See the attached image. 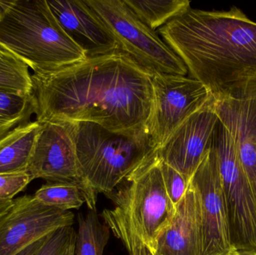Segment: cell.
<instances>
[{"label":"cell","mask_w":256,"mask_h":255,"mask_svg":"<svg viewBox=\"0 0 256 255\" xmlns=\"http://www.w3.org/2000/svg\"><path fill=\"white\" fill-rule=\"evenodd\" d=\"M42 127L38 121H28L0 139V175L26 172Z\"/></svg>","instance_id":"16"},{"label":"cell","mask_w":256,"mask_h":255,"mask_svg":"<svg viewBox=\"0 0 256 255\" xmlns=\"http://www.w3.org/2000/svg\"><path fill=\"white\" fill-rule=\"evenodd\" d=\"M34 114L31 95L0 91V139Z\"/></svg>","instance_id":"21"},{"label":"cell","mask_w":256,"mask_h":255,"mask_svg":"<svg viewBox=\"0 0 256 255\" xmlns=\"http://www.w3.org/2000/svg\"><path fill=\"white\" fill-rule=\"evenodd\" d=\"M75 255V246L72 247V250L69 252L68 255Z\"/></svg>","instance_id":"28"},{"label":"cell","mask_w":256,"mask_h":255,"mask_svg":"<svg viewBox=\"0 0 256 255\" xmlns=\"http://www.w3.org/2000/svg\"><path fill=\"white\" fill-rule=\"evenodd\" d=\"M0 44L34 73L54 71L88 57L46 0H0Z\"/></svg>","instance_id":"4"},{"label":"cell","mask_w":256,"mask_h":255,"mask_svg":"<svg viewBox=\"0 0 256 255\" xmlns=\"http://www.w3.org/2000/svg\"><path fill=\"white\" fill-rule=\"evenodd\" d=\"M40 124L42 130L26 169L31 181L36 179L48 182L76 181L81 184L75 123L48 121Z\"/></svg>","instance_id":"12"},{"label":"cell","mask_w":256,"mask_h":255,"mask_svg":"<svg viewBox=\"0 0 256 255\" xmlns=\"http://www.w3.org/2000/svg\"><path fill=\"white\" fill-rule=\"evenodd\" d=\"M26 172L0 175V200H13L18 193L22 192L31 183Z\"/></svg>","instance_id":"24"},{"label":"cell","mask_w":256,"mask_h":255,"mask_svg":"<svg viewBox=\"0 0 256 255\" xmlns=\"http://www.w3.org/2000/svg\"><path fill=\"white\" fill-rule=\"evenodd\" d=\"M212 147L218 160L232 244L239 253L256 254V199L232 139L219 121Z\"/></svg>","instance_id":"7"},{"label":"cell","mask_w":256,"mask_h":255,"mask_svg":"<svg viewBox=\"0 0 256 255\" xmlns=\"http://www.w3.org/2000/svg\"><path fill=\"white\" fill-rule=\"evenodd\" d=\"M48 3L60 25L86 52L87 56L120 49L112 33L85 1L55 0Z\"/></svg>","instance_id":"14"},{"label":"cell","mask_w":256,"mask_h":255,"mask_svg":"<svg viewBox=\"0 0 256 255\" xmlns=\"http://www.w3.org/2000/svg\"><path fill=\"white\" fill-rule=\"evenodd\" d=\"M75 123V142L81 185L90 210L98 193L108 196L156 153L148 132L114 133L98 124Z\"/></svg>","instance_id":"5"},{"label":"cell","mask_w":256,"mask_h":255,"mask_svg":"<svg viewBox=\"0 0 256 255\" xmlns=\"http://www.w3.org/2000/svg\"><path fill=\"white\" fill-rule=\"evenodd\" d=\"M153 104L148 131L156 151L212 94L202 82L180 75H152Z\"/></svg>","instance_id":"8"},{"label":"cell","mask_w":256,"mask_h":255,"mask_svg":"<svg viewBox=\"0 0 256 255\" xmlns=\"http://www.w3.org/2000/svg\"><path fill=\"white\" fill-rule=\"evenodd\" d=\"M4 49H4V48L3 47V46H2L1 44H0V51L4 50Z\"/></svg>","instance_id":"29"},{"label":"cell","mask_w":256,"mask_h":255,"mask_svg":"<svg viewBox=\"0 0 256 255\" xmlns=\"http://www.w3.org/2000/svg\"><path fill=\"white\" fill-rule=\"evenodd\" d=\"M256 255V253H236V255Z\"/></svg>","instance_id":"27"},{"label":"cell","mask_w":256,"mask_h":255,"mask_svg":"<svg viewBox=\"0 0 256 255\" xmlns=\"http://www.w3.org/2000/svg\"><path fill=\"white\" fill-rule=\"evenodd\" d=\"M0 91L22 95L32 91L28 66L7 49L0 51Z\"/></svg>","instance_id":"20"},{"label":"cell","mask_w":256,"mask_h":255,"mask_svg":"<svg viewBox=\"0 0 256 255\" xmlns=\"http://www.w3.org/2000/svg\"><path fill=\"white\" fill-rule=\"evenodd\" d=\"M152 77L120 49L49 73H33L36 121L94 123L124 134L148 131Z\"/></svg>","instance_id":"1"},{"label":"cell","mask_w":256,"mask_h":255,"mask_svg":"<svg viewBox=\"0 0 256 255\" xmlns=\"http://www.w3.org/2000/svg\"><path fill=\"white\" fill-rule=\"evenodd\" d=\"M48 237V236H46ZM46 237L42 238V239L39 240V241H36V242L33 243L31 245L28 246L26 247L24 250L18 253V254L15 255H34L37 253V252L40 250V247L43 245L44 243L45 240H46Z\"/></svg>","instance_id":"25"},{"label":"cell","mask_w":256,"mask_h":255,"mask_svg":"<svg viewBox=\"0 0 256 255\" xmlns=\"http://www.w3.org/2000/svg\"><path fill=\"white\" fill-rule=\"evenodd\" d=\"M14 200L2 201L0 200V217H2L12 206Z\"/></svg>","instance_id":"26"},{"label":"cell","mask_w":256,"mask_h":255,"mask_svg":"<svg viewBox=\"0 0 256 255\" xmlns=\"http://www.w3.org/2000/svg\"><path fill=\"white\" fill-rule=\"evenodd\" d=\"M76 232L72 226L62 228L46 237L34 255H68L76 244Z\"/></svg>","instance_id":"22"},{"label":"cell","mask_w":256,"mask_h":255,"mask_svg":"<svg viewBox=\"0 0 256 255\" xmlns=\"http://www.w3.org/2000/svg\"><path fill=\"white\" fill-rule=\"evenodd\" d=\"M214 96L220 122L237 148L256 199V79L239 82Z\"/></svg>","instance_id":"11"},{"label":"cell","mask_w":256,"mask_h":255,"mask_svg":"<svg viewBox=\"0 0 256 255\" xmlns=\"http://www.w3.org/2000/svg\"><path fill=\"white\" fill-rule=\"evenodd\" d=\"M33 196L46 206L64 211L79 210L86 202L82 186L76 181L48 182Z\"/></svg>","instance_id":"19"},{"label":"cell","mask_w":256,"mask_h":255,"mask_svg":"<svg viewBox=\"0 0 256 255\" xmlns=\"http://www.w3.org/2000/svg\"><path fill=\"white\" fill-rule=\"evenodd\" d=\"M214 96L180 124L161 148L158 158L190 182L206 153L212 148L219 124Z\"/></svg>","instance_id":"13"},{"label":"cell","mask_w":256,"mask_h":255,"mask_svg":"<svg viewBox=\"0 0 256 255\" xmlns=\"http://www.w3.org/2000/svg\"><path fill=\"white\" fill-rule=\"evenodd\" d=\"M85 1L112 33L120 50L150 74L188 75L182 60L156 31L138 19L124 0Z\"/></svg>","instance_id":"6"},{"label":"cell","mask_w":256,"mask_h":255,"mask_svg":"<svg viewBox=\"0 0 256 255\" xmlns=\"http://www.w3.org/2000/svg\"><path fill=\"white\" fill-rule=\"evenodd\" d=\"M161 173L168 199L176 208L188 191L190 182L176 169L160 160Z\"/></svg>","instance_id":"23"},{"label":"cell","mask_w":256,"mask_h":255,"mask_svg":"<svg viewBox=\"0 0 256 255\" xmlns=\"http://www.w3.org/2000/svg\"><path fill=\"white\" fill-rule=\"evenodd\" d=\"M78 220L75 255H104L110 230L99 220L97 211L90 210L86 216L79 214Z\"/></svg>","instance_id":"18"},{"label":"cell","mask_w":256,"mask_h":255,"mask_svg":"<svg viewBox=\"0 0 256 255\" xmlns=\"http://www.w3.org/2000/svg\"><path fill=\"white\" fill-rule=\"evenodd\" d=\"M74 214L46 206L34 196H20L0 217V255H15L62 228L72 226Z\"/></svg>","instance_id":"10"},{"label":"cell","mask_w":256,"mask_h":255,"mask_svg":"<svg viewBox=\"0 0 256 255\" xmlns=\"http://www.w3.org/2000/svg\"><path fill=\"white\" fill-rule=\"evenodd\" d=\"M158 33L190 77L213 95L256 79V22L236 6L228 10L190 7Z\"/></svg>","instance_id":"2"},{"label":"cell","mask_w":256,"mask_h":255,"mask_svg":"<svg viewBox=\"0 0 256 255\" xmlns=\"http://www.w3.org/2000/svg\"><path fill=\"white\" fill-rule=\"evenodd\" d=\"M124 3L150 29H159L190 7L188 0H124Z\"/></svg>","instance_id":"17"},{"label":"cell","mask_w":256,"mask_h":255,"mask_svg":"<svg viewBox=\"0 0 256 255\" xmlns=\"http://www.w3.org/2000/svg\"><path fill=\"white\" fill-rule=\"evenodd\" d=\"M196 192L201 217L202 255H233L230 223L220 173L213 147L190 181Z\"/></svg>","instance_id":"9"},{"label":"cell","mask_w":256,"mask_h":255,"mask_svg":"<svg viewBox=\"0 0 256 255\" xmlns=\"http://www.w3.org/2000/svg\"><path fill=\"white\" fill-rule=\"evenodd\" d=\"M154 255H202L200 202L190 184L171 224L160 236Z\"/></svg>","instance_id":"15"},{"label":"cell","mask_w":256,"mask_h":255,"mask_svg":"<svg viewBox=\"0 0 256 255\" xmlns=\"http://www.w3.org/2000/svg\"><path fill=\"white\" fill-rule=\"evenodd\" d=\"M124 181L108 196L114 208L100 217L129 255H154L158 239L176 211L166 192L156 153Z\"/></svg>","instance_id":"3"}]
</instances>
